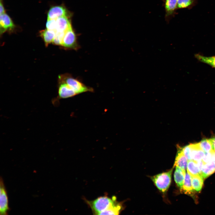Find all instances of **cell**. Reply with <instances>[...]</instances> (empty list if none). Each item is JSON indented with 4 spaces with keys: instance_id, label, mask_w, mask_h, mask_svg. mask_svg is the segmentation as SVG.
Here are the masks:
<instances>
[{
    "instance_id": "4fadbf2b",
    "label": "cell",
    "mask_w": 215,
    "mask_h": 215,
    "mask_svg": "<svg viewBox=\"0 0 215 215\" xmlns=\"http://www.w3.org/2000/svg\"><path fill=\"white\" fill-rule=\"evenodd\" d=\"M185 174V171L176 166L174 174V179L180 191L183 187Z\"/></svg>"
},
{
    "instance_id": "83f0119b",
    "label": "cell",
    "mask_w": 215,
    "mask_h": 215,
    "mask_svg": "<svg viewBox=\"0 0 215 215\" xmlns=\"http://www.w3.org/2000/svg\"><path fill=\"white\" fill-rule=\"evenodd\" d=\"M0 15H1L2 14L5 13V10L4 9L3 4H2V2L1 1H1H0Z\"/></svg>"
},
{
    "instance_id": "52a82bcc",
    "label": "cell",
    "mask_w": 215,
    "mask_h": 215,
    "mask_svg": "<svg viewBox=\"0 0 215 215\" xmlns=\"http://www.w3.org/2000/svg\"><path fill=\"white\" fill-rule=\"evenodd\" d=\"M58 94L60 98L65 99L77 95L75 91L65 83H59Z\"/></svg>"
},
{
    "instance_id": "277c9868",
    "label": "cell",
    "mask_w": 215,
    "mask_h": 215,
    "mask_svg": "<svg viewBox=\"0 0 215 215\" xmlns=\"http://www.w3.org/2000/svg\"><path fill=\"white\" fill-rule=\"evenodd\" d=\"M61 46L67 49L76 50L79 49L76 36L72 27L65 32Z\"/></svg>"
},
{
    "instance_id": "603a6c76",
    "label": "cell",
    "mask_w": 215,
    "mask_h": 215,
    "mask_svg": "<svg viewBox=\"0 0 215 215\" xmlns=\"http://www.w3.org/2000/svg\"><path fill=\"white\" fill-rule=\"evenodd\" d=\"M65 32L56 31L53 43L58 45H62Z\"/></svg>"
},
{
    "instance_id": "f1b7e54d",
    "label": "cell",
    "mask_w": 215,
    "mask_h": 215,
    "mask_svg": "<svg viewBox=\"0 0 215 215\" xmlns=\"http://www.w3.org/2000/svg\"><path fill=\"white\" fill-rule=\"evenodd\" d=\"M211 153V162H215V151L213 150Z\"/></svg>"
},
{
    "instance_id": "6da1fadb",
    "label": "cell",
    "mask_w": 215,
    "mask_h": 215,
    "mask_svg": "<svg viewBox=\"0 0 215 215\" xmlns=\"http://www.w3.org/2000/svg\"><path fill=\"white\" fill-rule=\"evenodd\" d=\"M87 205L90 208L93 214L99 215L100 213L110 208L117 202L115 196L111 197L105 195L98 197L93 200L85 199Z\"/></svg>"
},
{
    "instance_id": "d4e9b609",
    "label": "cell",
    "mask_w": 215,
    "mask_h": 215,
    "mask_svg": "<svg viewBox=\"0 0 215 215\" xmlns=\"http://www.w3.org/2000/svg\"><path fill=\"white\" fill-rule=\"evenodd\" d=\"M182 149L183 154L187 158L188 161L192 160L191 156V148L190 145L185 146Z\"/></svg>"
},
{
    "instance_id": "9a60e30c",
    "label": "cell",
    "mask_w": 215,
    "mask_h": 215,
    "mask_svg": "<svg viewBox=\"0 0 215 215\" xmlns=\"http://www.w3.org/2000/svg\"><path fill=\"white\" fill-rule=\"evenodd\" d=\"M55 33V31L46 29L41 31L39 34L43 39L45 45L47 46L49 44L53 43Z\"/></svg>"
},
{
    "instance_id": "8fae6325",
    "label": "cell",
    "mask_w": 215,
    "mask_h": 215,
    "mask_svg": "<svg viewBox=\"0 0 215 215\" xmlns=\"http://www.w3.org/2000/svg\"><path fill=\"white\" fill-rule=\"evenodd\" d=\"M56 30L65 32L71 27L70 22L67 16H62L56 19Z\"/></svg>"
},
{
    "instance_id": "d6986e66",
    "label": "cell",
    "mask_w": 215,
    "mask_h": 215,
    "mask_svg": "<svg viewBox=\"0 0 215 215\" xmlns=\"http://www.w3.org/2000/svg\"><path fill=\"white\" fill-rule=\"evenodd\" d=\"M198 3L197 0H177V9L187 8L191 9Z\"/></svg>"
},
{
    "instance_id": "3957f363",
    "label": "cell",
    "mask_w": 215,
    "mask_h": 215,
    "mask_svg": "<svg viewBox=\"0 0 215 215\" xmlns=\"http://www.w3.org/2000/svg\"><path fill=\"white\" fill-rule=\"evenodd\" d=\"M173 168V167L167 172L160 173L151 177L156 186L162 193L167 191L169 187Z\"/></svg>"
},
{
    "instance_id": "7402d4cb",
    "label": "cell",
    "mask_w": 215,
    "mask_h": 215,
    "mask_svg": "<svg viewBox=\"0 0 215 215\" xmlns=\"http://www.w3.org/2000/svg\"><path fill=\"white\" fill-rule=\"evenodd\" d=\"M198 144L200 148L205 152H210L214 150L209 139H203Z\"/></svg>"
},
{
    "instance_id": "5bb4252c",
    "label": "cell",
    "mask_w": 215,
    "mask_h": 215,
    "mask_svg": "<svg viewBox=\"0 0 215 215\" xmlns=\"http://www.w3.org/2000/svg\"><path fill=\"white\" fill-rule=\"evenodd\" d=\"M191 184V176L188 173H186L184 182L182 189V193L194 196V191Z\"/></svg>"
},
{
    "instance_id": "ffe728a7",
    "label": "cell",
    "mask_w": 215,
    "mask_h": 215,
    "mask_svg": "<svg viewBox=\"0 0 215 215\" xmlns=\"http://www.w3.org/2000/svg\"><path fill=\"white\" fill-rule=\"evenodd\" d=\"M195 57L200 62L206 64L215 69V56H206L198 53L195 54Z\"/></svg>"
},
{
    "instance_id": "4316f807",
    "label": "cell",
    "mask_w": 215,
    "mask_h": 215,
    "mask_svg": "<svg viewBox=\"0 0 215 215\" xmlns=\"http://www.w3.org/2000/svg\"><path fill=\"white\" fill-rule=\"evenodd\" d=\"M209 139L212 144L213 150L215 151V135Z\"/></svg>"
},
{
    "instance_id": "9c48e42d",
    "label": "cell",
    "mask_w": 215,
    "mask_h": 215,
    "mask_svg": "<svg viewBox=\"0 0 215 215\" xmlns=\"http://www.w3.org/2000/svg\"><path fill=\"white\" fill-rule=\"evenodd\" d=\"M0 21L1 34L6 30H11L14 28V25L11 19L5 13L0 15Z\"/></svg>"
},
{
    "instance_id": "8992f818",
    "label": "cell",
    "mask_w": 215,
    "mask_h": 215,
    "mask_svg": "<svg viewBox=\"0 0 215 215\" xmlns=\"http://www.w3.org/2000/svg\"><path fill=\"white\" fill-rule=\"evenodd\" d=\"M9 210L8 200L3 180L0 178V213L1 215L7 214Z\"/></svg>"
},
{
    "instance_id": "ba28073f",
    "label": "cell",
    "mask_w": 215,
    "mask_h": 215,
    "mask_svg": "<svg viewBox=\"0 0 215 215\" xmlns=\"http://www.w3.org/2000/svg\"><path fill=\"white\" fill-rule=\"evenodd\" d=\"M68 16L67 10L62 6H55L51 7L47 13V19H56L62 16Z\"/></svg>"
},
{
    "instance_id": "ac0fdd59",
    "label": "cell",
    "mask_w": 215,
    "mask_h": 215,
    "mask_svg": "<svg viewBox=\"0 0 215 215\" xmlns=\"http://www.w3.org/2000/svg\"><path fill=\"white\" fill-rule=\"evenodd\" d=\"M204 178L201 175L191 176V182L192 188L194 191H200L202 189Z\"/></svg>"
},
{
    "instance_id": "44dd1931",
    "label": "cell",
    "mask_w": 215,
    "mask_h": 215,
    "mask_svg": "<svg viewBox=\"0 0 215 215\" xmlns=\"http://www.w3.org/2000/svg\"><path fill=\"white\" fill-rule=\"evenodd\" d=\"M122 208L121 204L117 202L112 206L99 215H119Z\"/></svg>"
},
{
    "instance_id": "cb8c5ba5",
    "label": "cell",
    "mask_w": 215,
    "mask_h": 215,
    "mask_svg": "<svg viewBox=\"0 0 215 215\" xmlns=\"http://www.w3.org/2000/svg\"><path fill=\"white\" fill-rule=\"evenodd\" d=\"M47 29L50 30H56V19H47L46 24Z\"/></svg>"
},
{
    "instance_id": "7c38bea8",
    "label": "cell",
    "mask_w": 215,
    "mask_h": 215,
    "mask_svg": "<svg viewBox=\"0 0 215 215\" xmlns=\"http://www.w3.org/2000/svg\"><path fill=\"white\" fill-rule=\"evenodd\" d=\"M192 160L197 161L202 160L205 152L199 147L198 143L190 144Z\"/></svg>"
},
{
    "instance_id": "2e32d148",
    "label": "cell",
    "mask_w": 215,
    "mask_h": 215,
    "mask_svg": "<svg viewBox=\"0 0 215 215\" xmlns=\"http://www.w3.org/2000/svg\"><path fill=\"white\" fill-rule=\"evenodd\" d=\"M215 171V162H210L204 164L201 172V174L205 179L212 174Z\"/></svg>"
},
{
    "instance_id": "30bf717a",
    "label": "cell",
    "mask_w": 215,
    "mask_h": 215,
    "mask_svg": "<svg viewBox=\"0 0 215 215\" xmlns=\"http://www.w3.org/2000/svg\"><path fill=\"white\" fill-rule=\"evenodd\" d=\"M188 160L182 149L179 148L176 157L174 166H177L186 171L187 169Z\"/></svg>"
},
{
    "instance_id": "484cf974",
    "label": "cell",
    "mask_w": 215,
    "mask_h": 215,
    "mask_svg": "<svg viewBox=\"0 0 215 215\" xmlns=\"http://www.w3.org/2000/svg\"><path fill=\"white\" fill-rule=\"evenodd\" d=\"M204 163L211 162V153L205 152V155L202 159Z\"/></svg>"
},
{
    "instance_id": "e0dca14e",
    "label": "cell",
    "mask_w": 215,
    "mask_h": 215,
    "mask_svg": "<svg viewBox=\"0 0 215 215\" xmlns=\"http://www.w3.org/2000/svg\"><path fill=\"white\" fill-rule=\"evenodd\" d=\"M187 173L191 176L196 175H201L196 161L193 160L188 161L187 166Z\"/></svg>"
},
{
    "instance_id": "5b68a950",
    "label": "cell",
    "mask_w": 215,
    "mask_h": 215,
    "mask_svg": "<svg viewBox=\"0 0 215 215\" xmlns=\"http://www.w3.org/2000/svg\"><path fill=\"white\" fill-rule=\"evenodd\" d=\"M165 12V20L167 23L177 14V0H162Z\"/></svg>"
},
{
    "instance_id": "7a4b0ae2",
    "label": "cell",
    "mask_w": 215,
    "mask_h": 215,
    "mask_svg": "<svg viewBox=\"0 0 215 215\" xmlns=\"http://www.w3.org/2000/svg\"><path fill=\"white\" fill-rule=\"evenodd\" d=\"M59 83L64 82L70 87L77 94L87 92H93V89L85 85L76 79L68 74L60 75L59 76Z\"/></svg>"
}]
</instances>
